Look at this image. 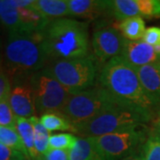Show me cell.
<instances>
[{"label":"cell","mask_w":160,"mask_h":160,"mask_svg":"<svg viewBox=\"0 0 160 160\" xmlns=\"http://www.w3.org/2000/svg\"><path fill=\"white\" fill-rule=\"evenodd\" d=\"M99 85L120 104H124L151 116L160 114V104L144 90L136 69L120 56L105 63L98 77Z\"/></svg>","instance_id":"obj_1"},{"label":"cell","mask_w":160,"mask_h":160,"mask_svg":"<svg viewBox=\"0 0 160 160\" xmlns=\"http://www.w3.org/2000/svg\"><path fill=\"white\" fill-rule=\"evenodd\" d=\"M49 62L44 49L41 33H8L2 69L12 82L29 79L32 75L46 68Z\"/></svg>","instance_id":"obj_2"},{"label":"cell","mask_w":160,"mask_h":160,"mask_svg":"<svg viewBox=\"0 0 160 160\" xmlns=\"http://www.w3.org/2000/svg\"><path fill=\"white\" fill-rule=\"evenodd\" d=\"M41 33L49 62L90 55L88 23L71 18L51 21Z\"/></svg>","instance_id":"obj_3"},{"label":"cell","mask_w":160,"mask_h":160,"mask_svg":"<svg viewBox=\"0 0 160 160\" xmlns=\"http://www.w3.org/2000/svg\"><path fill=\"white\" fill-rule=\"evenodd\" d=\"M152 119L151 116L138 109L117 104L75 127L74 132L81 137H98L143 126Z\"/></svg>","instance_id":"obj_4"},{"label":"cell","mask_w":160,"mask_h":160,"mask_svg":"<svg viewBox=\"0 0 160 160\" xmlns=\"http://www.w3.org/2000/svg\"><path fill=\"white\" fill-rule=\"evenodd\" d=\"M100 63L93 54L82 58L61 59L49 62L46 69L71 94L94 86L99 77Z\"/></svg>","instance_id":"obj_5"},{"label":"cell","mask_w":160,"mask_h":160,"mask_svg":"<svg viewBox=\"0 0 160 160\" xmlns=\"http://www.w3.org/2000/svg\"><path fill=\"white\" fill-rule=\"evenodd\" d=\"M118 103L99 84L91 88L71 94L61 114L75 127Z\"/></svg>","instance_id":"obj_6"},{"label":"cell","mask_w":160,"mask_h":160,"mask_svg":"<svg viewBox=\"0 0 160 160\" xmlns=\"http://www.w3.org/2000/svg\"><path fill=\"white\" fill-rule=\"evenodd\" d=\"M37 113H61L71 93L44 68L29 78Z\"/></svg>","instance_id":"obj_7"},{"label":"cell","mask_w":160,"mask_h":160,"mask_svg":"<svg viewBox=\"0 0 160 160\" xmlns=\"http://www.w3.org/2000/svg\"><path fill=\"white\" fill-rule=\"evenodd\" d=\"M146 134L147 131L137 127L92 138L103 160H120L137 152L147 140Z\"/></svg>","instance_id":"obj_8"},{"label":"cell","mask_w":160,"mask_h":160,"mask_svg":"<svg viewBox=\"0 0 160 160\" xmlns=\"http://www.w3.org/2000/svg\"><path fill=\"white\" fill-rule=\"evenodd\" d=\"M126 38L115 26H106L93 32L92 48L99 63L103 65L109 60L120 56Z\"/></svg>","instance_id":"obj_9"},{"label":"cell","mask_w":160,"mask_h":160,"mask_svg":"<svg viewBox=\"0 0 160 160\" xmlns=\"http://www.w3.org/2000/svg\"><path fill=\"white\" fill-rule=\"evenodd\" d=\"M8 102L16 118L29 119L37 116L33 90L29 79L12 82Z\"/></svg>","instance_id":"obj_10"},{"label":"cell","mask_w":160,"mask_h":160,"mask_svg":"<svg viewBox=\"0 0 160 160\" xmlns=\"http://www.w3.org/2000/svg\"><path fill=\"white\" fill-rule=\"evenodd\" d=\"M120 57L135 69L149 64L160 63V57L156 53L154 47L142 39L139 41L126 39Z\"/></svg>","instance_id":"obj_11"},{"label":"cell","mask_w":160,"mask_h":160,"mask_svg":"<svg viewBox=\"0 0 160 160\" xmlns=\"http://www.w3.org/2000/svg\"><path fill=\"white\" fill-rule=\"evenodd\" d=\"M69 15L81 19L95 20L109 17L107 1L98 0H67Z\"/></svg>","instance_id":"obj_12"},{"label":"cell","mask_w":160,"mask_h":160,"mask_svg":"<svg viewBox=\"0 0 160 160\" xmlns=\"http://www.w3.org/2000/svg\"><path fill=\"white\" fill-rule=\"evenodd\" d=\"M136 72L144 90L160 104V63L138 68Z\"/></svg>","instance_id":"obj_13"},{"label":"cell","mask_w":160,"mask_h":160,"mask_svg":"<svg viewBox=\"0 0 160 160\" xmlns=\"http://www.w3.org/2000/svg\"><path fill=\"white\" fill-rule=\"evenodd\" d=\"M20 18V32L40 33L51 22L32 8H17Z\"/></svg>","instance_id":"obj_14"},{"label":"cell","mask_w":160,"mask_h":160,"mask_svg":"<svg viewBox=\"0 0 160 160\" xmlns=\"http://www.w3.org/2000/svg\"><path fill=\"white\" fill-rule=\"evenodd\" d=\"M30 8L50 21L69 15L67 0H34Z\"/></svg>","instance_id":"obj_15"},{"label":"cell","mask_w":160,"mask_h":160,"mask_svg":"<svg viewBox=\"0 0 160 160\" xmlns=\"http://www.w3.org/2000/svg\"><path fill=\"white\" fill-rule=\"evenodd\" d=\"M69 160H103L92 137H77L69 149Z\"/></svg>","instance_id":"obj_16"},{"label":"cell","mask_w":160,"mask_h":160,"mask_svg":"<svg viewBox=\"0 0 160 160\" xmlns=\"http://www.w3.org/2000/svg\"><path fill=\"white\" fill-rule=\"evenodd\" d=\"M109 17L119 22L128 18L141 16L136 0H111L107 1Z\"/></svg>","instance_id":"obj_17"},{"label":"cell","mask_w":160,"mask_h":160,"mask_svg":"<svg viewBox=\"0 0 160 160\" xmlns=\"http://www.w3.org/2000/svg\"><path fill=\"white\" fill-rule=\"evenodd\" d=\"M15 129L22 141L30 160L38 159L39 154L38 153L37 149L35 147L34 131L30 120L17 118Z\"/></svg>","instance_id":"obj_18"},{"label":"cell","mask_w":160,"mask_h":160,"mask_svg":"<svg viewBox=\"0 0 160 160\" xmlns=\"http://www.w3.org/2000/svg\"><path fill=\"white\" fill-rule=\"evenodd\" d=\"M122 36L129 41H139L142 39L146 31L145 22L142 16L128 18L115 26Z\"/></svg>","instance_id":"obj_19"},{"label":"cell","mask_w":160,"mask_h":160,"mask_svg":"<svg viewBox=\"0 0 160 160\" xmlns=\"http://www.w3.org/2000/svg\"><path fill=\"white\" fill-rule=\"evenodd\" d=\"M40 123L49 132L56 131H70L74 128L61 113H46L40 116Z\"/></svg>","instance_id":"obj_20"},{"label":"cell","mask_w":160,"mask_h":160,"mask_svg":"<svg viewBox=\"0 0 160 160\" xmlns=\"http://www.w3.org/2000/svg\"><path fill=\"white\" fill-rule=\"evenodd\" d=\"M0 26H2L8 33L20 32V18L17 8H14L4 0V6L0 15Z\"/></svg>","instance_id":"obj_21"},{"label":"cell","mask_w":160,"mask_h":160,"mask_svg":"<svg viewBox=\"0 0 160 160\" xmlns=\"http://www.w3.org/2000/svg\"><path fill=\"white\" fill-rule=\"evenodd\" d=\"M0 143L11 149L20 151L30 160L29 154L25 149V146L15 128L0 126Z\"/></svg>","instance_id":"obj_22"},{"label":"cell","mask_w":160,"mask_h":160,"mask_svg":"<svg viewBox=\"0 0 160 160\" xmlns=\"http://www.w3.org/2000/svg\"><path fill=\"white\" fill-rule=\"evenodd\" d=\"M34 131V142L35 147L37 149L38 153L41 155L45 154L48 150V144H49V138H50V132L46 130L42 124L40 123L39 118L35 116L29 118Z\"/></svg>","instance_id":"obj_23"},{"label":"cell","mask_w":160,"mask_h":160,"mask_svg":"<svg viewBox=\"0 0 160 160\" xmlns=\"http://www.w3.org/2000/svg\"><path fill=\"white\" fill-rule=\"evenodd\" d=\"M77 141V136L69 132H59L52 134L49 138L48 149H67L73 147Z\"/></svg>","instance_id":"obj_24"},{"label":"cell","mask_w":160,"mask_h":160,"mask_svg":"<svg viewBox=\"0 0 160 160\" xmlns=\"http://www.w3.org/2000/svg\"><path fill=\"white\" fill-rule=\"evenodd\" d=\"M140 14L146 18H160V0H136Z\"/></svg>","instance_id":"obj_25"},{"label":"cell","mask_w":160,"mask_h":160,"mask_svg":"<svg viewBox=\"0 0 160 160\" xmlns=\"http://www.w3.org/2000/svg\"><path fill=\"white\" fill-rule=\"evenodd\" d=\"M143 160H160V140L148 137L142 147Z\"/></svg>","instance_id":"obj_26"},{"label":"cell","mask_w":160,"mask_h":160,"mask_svg":"<svg viewBox=\"0 0 160 160\" xmlns=\"http://www.w3.org/2000/svg\"><path fill=\"white\" fill-rule=\"evenodd\" d=\"M17 118L13 114L8 99L0 102V126L15 128Z\"/></svg>","instance_id":"obj_27"},{"label":"cell","mask_w":160,"mask_h":160,"mask_svg":"<svg viewBox=\"0 0 160 160\" xmlns=\"http://www.w3.org/2000/svg\"><path fill=\"white\" fill-rule=\"evenodd\" d=\"M0 160H29L20 151L0 143Z\"/></svg>","instance_id":"obj_28"},{"label":"cell","mask_w":160,"mask_h":160,"mask_svg":"<svg viewBox=\"0 0 160 160\" xmlns=\"http://www.w3.org/2000/svg\"><path fill=\"white\" fill-rule=\"evenodd\" d=\"M37 160H69V150L67 149H48Z\"/></svg>","instance_id":"obj_29"},{"label":"cell","mask_w":160,"mask_h":160,"mask_svg":"<svg viewBox=\"0 0 160 160\" xmlns=\"http://www.w3.org/2000/svg\"><path fill=\"white\" fill-rule=\"evenodd\" d=\"M142 40L151 46L160 45L159 27H149L148 29H146Z\"/></svg>","instance_id":"obj_30"},{"label":"cell","mask_w":160,"mask_h":160,"mask_svg":"<svg viewBox=\"0 0 160 160\" xmlns=\"http://www.w3.org/2000/svg\"><path fill=\"white\" fill-rule=\"evenodd\" d=\"M12 84L8 76L0 69V102L9 98Z\"/></svg>","instance_id":"obj_31"},{"label":"cell","mask_w":160,"mask_h":160,"mask_svg":"<svg viewBox=\"0 0 160 160\" xmlns=\"http://www.w3.org/2000/svg\"><path fill=\"white\" fill-rule=\"evenodd\" d=\"M149 129H147L148 137L154 138L157 140H160V115L157 116L154 119L150 122Z\"/></svg>","instance_id":"obj_32"},{"label":"cell","mask_w":160,"mask_h":160,"mask_svg":"<svg viewBox=\"0 0 160 160\" xmlns=\"http://www.w3.org/2000/svg\"><path fill=\"white\" fill-rule=\"evenodd\" d=\"M6 2L14 8H28L32 6L34 0H6Z\"/></svg>","instance_id":"obj_33"},{"label":"cell","mask_w":160,"mask_h":160,"mask_svg":"<svg viewBox=\"0 0 160 160\" xmlns=\"http://www.w3.org/2000/svg\"><path fill=\"white\" fill-rule=\"evenodd\" d=\"M120 160H143V158L142 153L135 152V153H132V154L129 155V156H127V157Z\"/></svg>","instance_id":"obj_34"},{"label":"cell","mask_w":160,"mask_h":160,"mask_svg":"<svg viewBox=\"0 0 160 160\" xmlns=\"http://www.w3.org/2000/svg\"><path fill=\"white\" fill-rule=\"evenodd\" d=\"M154 47V50L155 52H156V53L160 57V45H158V46H153Z\"/></svg>","instance_id":"obj_35"},{"label":"cell","mask_w":160,"mask_h":160,"mask_svg":"<svg viewBox=\"0 0 160 160\" xmlns=\"http://www.w3.org/2000/svg\"><path fill=\"white\" fill-rule=\"evenodd\" d=\"M1 49H2V41H1V37H0V67L2 63V55H1Z\"/></svg>","instance_id":"obj_36"},{"label":"cell","mask_w":160,"mask_h":160,"mask_svg":"<svg viewBox=\"0 0 160 160\" xmlns=\"http://www.w3.org/2000/svg\"><path fill=\"white\" fill-rule=\"evenodd\" d=\"M3 6H4V0H0V15H1V12H2Z\"/></svg>","instance_id":"obj_37"},{"label":"cell","mask_w":160,"mask_h":160,"mask_svg":"<svg viewBox=\"0 0 160 160\" xmlns=\"http://www.w3.org/2000/svg\"><path fill=\"white\" fill-rule=\"evenodd\" d=\"M159 115H160V114H159Z\"/></svg>","instance_id":"obj_38"}]
</instances>
